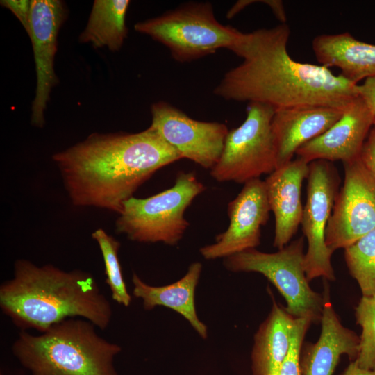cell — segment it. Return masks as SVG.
<instances>
[{
	"label": "cell",
	"mask_w": 375,
	"mask_h": 375,
	"mask_svg": "<svg viewBox=\"0 0 375 375\" xmlns=\"http://www.w3.org/2000/svg\"><path fill=\"white\" fill-rule=\"evenodd\" d=\"M290 35L286 23L244 33L231 50L243 61L226 72L214 94L274 110L303 106L345 108L359 96L358 84L324 65L291 58L287 50Z\"/></svg>",
	"instance_id": "obj_1"
},
{
	"label": "cell",
	"mask_w": 375,
	"mask_h": 375,
	"mask_svg": "<svg viewBox=\"0 0 375 375\" xmlns=\"http://www.w3.org/2000/svg\"><path fill=\"white\" fill-rule=\"evenodd\" d=\"M180 159L150 126L135 133H94L52 156L74 206L118 215L156 172Z\"/></svg>",
	"instance_id": "obj_2"
},
{
	"label": "cell",
	"mask_w": 375,
	"mask_h": 375,
	"mask_svg": "<svg viewBox=\"0 0 375 375\" xmlns=\"http://www.w3.org/2000/svg\"><path fill=\"white\" fill-rule=\"evenodd\" d=\"M0 307L21 331L40 333L76 317L103 331L112 317L110 302L92 273L40 266L26 259L16 260L12 277L1 284Z\"/></svg>",
	"instance_id": "obj_3"
},
{
	"label": "cell",
	"mask_w": 375,
	"mask_h": 375,
	"mask_svg": "<svg viewBox=\"0 0 375 375\" xmlns=\"http://www.w3.org/2000/svg\"><path fill=\"white\" fill-rule=\"evenodd\" d=\"M83 318H69L38 335L21 331L12 352L31 375H118L114 365L122 347Z\"/></svg>",
	"instance_id": "obj_4"
},
{
	"label": "cell",
	"mask_w": 375,
	"mask_h": 375,
	"mask_svg": "<svg viewBox=\"0 0 375 375\" xmlns=\"http://www.w3.org/2000/svg\"><path fill=\"white\" fill-rule=\"evenodd\" d=\"M134 28L165 45L172 57L183 63L220 49L231 51L244 33L219 22L209 1L185 3L157 17L135 24Z\"/></svg>",
	"instance_id": "obj_5"
},
{
	"label": "cell",
	"mask_w": 375,
	"mask_h": 375,
	"mask_svg": "<svg viewBox=\"0 0 375 375\" xmlns=\"http://www.w3.org/2000/svg\"><path fill=\"white\" fill-rule=\"evenodd\" d=\"M205 190L194 172H181L172 188L126 201L115 222L116 232L133 242L176 245L190 225L185 211Z\"/></svg>",
	"instance_id": "obj_6"
},
{
	"label": "cell",
	"mask_w": 375,
	"mask_h": 375,
	"mask_svg": "<svg viewBox=\"0 0 375 375\" xmlns=\"http://www.w3.org/2000/svg\"><path fill=\"white\" fill-rule=\"evenodd\" d=\"M304 239L301 237L274 253L250 249L224 258L232 272H258L265 276L286 301L285 309L294 318L321 321L324 297L309 285L303 267Z\"/></svg>",
	"instance_id": "obj_7"
},
{
	"label": "cell",
	"mask_w": 375,
	"mask_h": 375,
	"mask_svg": "<svg viewBox=\"0 0 375 375\" xmlns=\"http://www.w3.org/2000/svg\"><path fill=\"white\" fill-rule=\"evenodd\" d=\"M274 111L266 104L249 103L244 122L228 131L222 155L210 169L215 180L244 184L276 169Z\"/></svg>",
	"instance_id": "obj_8"
},
{
	"label": "cell",
	"mask_w": 375,
	"mask_h": 375,
	"mask_svg": "<svg viewBox=\"0 0 375 375\" xmlns=\"http://www.w3.org/2000/svg\"><path fill=\"white\" fill-rule=\"evenodd\" d=\"M307 199L301 220L308 241L303 267L307 280L323 277L335 281L331 264L333 251L326 244L325 233L338 193L340 176L331 162L317 160L309 163Z\"/></svg>",
	"instance_id": "obj_9"
},
{
	"label": "cell",
	"mask_w": 375,
	"mask_h": 375,
	"mask_svg": "<svg viewBox=\"0 0 375 375\" xmlns=\"http://www.w3.org/2000/svg\"><path fill=\"white\" fill-rule=\"evenodd\" d=\"M344 183L336 196L325 242L333 252L375 228V179L360 157L343 162Z\"/></svg>",
	"instance_id": "obj_10"
},
{
	"label": "cell",
	"mask_w": 375,
	"mask_h": 375,
	"mask_svg": "<svg viewBox=\"0 0 375 375\" xmlns=\"http://www.w3.org/2000/svg\"><path fill=\"white\" fill-rule=\"evenodd\" d=\"M151 124L155 130L182 158L211 169L218 162L228 129L226 124L203 122L190 117L165 101L151 107Z\"/></svg>",
	"instance_id": "obj_11"
},
{
	"label": "cell",
	"mask_w": 375,
	"mask_h": 375,
	"mask_svg": "<svg viewBox=\"0 0 375 375\" xmlns=\"http://www.w3.org/2000/svg\"><path fill=\"white\" fill-rule=\"evenodd\" d=\"M229 224L217 235L215 242L199 249L202 257L211 260L226 258L260 244L261 228L269 219L270 208L265 182L249 181L228 204Z\"/></svg>",
	"instance_id": "obj_12"
},
{
	"label": "cell",
	"mask_w": 375,
	"mask_h": 375,
	"mask_svg": "<svg viewBox=\"0 0 375 375\" xmlns=\"http://www.w3.org/2000/svg\"><path fill=\"white\" fill-rule=\"evenodd\" d=\"M66 16L63 2L58 0H32L29 35L33 50L35 95L31 106V124L42 128L44 110L53 86L58 83L54 72L57 38Z\"/></svg>",
	"instance_id": "obj_13"
},
{
	"label": "cell",
	"mask_w": 375,
	"mask_h": 375,
	"mask_svg": "<svg viewBox=\"0 0 375 375\" xmlns=\"http://www.w3.org/2000/svg\"><path fill=\"white\" fill-rule=\"evenodd\" d=\"M374 124L372 112L358 96L346 107L338 121L325 133L301 147L296 154L308 163L317 160L351 161L360 157Z\"/></svg>",
	"instance_id": "obj_14"
},
{
	"label": "cell",
	"mask_w": 375,
	"mask_h": 375,
	"mask_svg": "<svg viewBox=\"0 0 375 375\" xmlns=\"http://www.w3.org/2000/svg\"><path fill=\"white\" fill-rule=\"evenodd\" d=\"M308 174L309 163L297 157L276 169L264 181L270 210L275 219L273 245L278 249L288 244L301 223V187Z\"/></svg>",
	"instance_id": "obj_15"
},
{
	"label": "cell",
	"mask_w": 375,
	"mask_h": 375,
	"mask_svg": "<svg viewBox=\"0 0 375 375\" xmlns=\"http://www.w3.org/2000/svg\"><path fill=\"white\" fill-rule=\"evenodd\" d=\"M345 108L303 106L275 110L272 129L276 147V169L291 161L303 144L325 133L340 119Z\"/></svg>",
	"instance_id": "obj_16"
},
{
	"label": "cell",
	"mask_w": 375,
	"mask_h": 375,
	"mask_svg": "<svg viewBox=\"0 0 375 375\" xmlns=\"http://www.w3.org/2000/svg\"><path fill=\"white\" fill-rule=\"evenodd\" d=\"M321 317V333L315 343L302 345L300 355L301 375H333L343 354L352 361L359 353L360 338L344 327L330 301L328 285L325 283Z\"/></svg>",
	"instance_id": "obj_17"
},
{
	"label": "cell",
	"mask_w": 375,
	"mask_h": 375,
	"mask_svg": "<svg viewBox=\"0 0 375 375\" xmlns=\"http://www.w3.org/2000/svg\"><path fill=\"white\" fill-rule=\"evenodd\" d=\"M202 271V264L194 262L178 281L163 286H153L144 282L136 273L132 276L133 295L142 299L145 310L165 306L181 315L203 339L208 338L207 326L197 314L195 290Z\"/></svg>",
	"instance_id": "obj_18"
},
{
	"label": "cell",
	"mask_w": 375,
	"mask_h": 375,
	"mask_svg": "<svg viewBox=\"0 0 375 375\" xmlns=\"http://www.w3.org/2000/svg\"><path fill=\"white\" fill-rule=\"evenodd\" d=\"M312 47L322 65L338 67L340 74L353 83L375 75V44L342 33L317 35Z\"/></svg>",
	"instance_id": "obj_19"
},
{
	"label": "cell",
	"mask_w": 375,
	"mask_h": 375,
	"mask_svg": "<svg viewBox=\"0 0 375 375\" xmlns=\"http://www.w3.org/2000/svg\"><path fill=\"white\" fill-rule=\"evenodd\" d=\"M294 318L273 298L271 311L256 331L251 351L253 375H280Z\"/></svg>",
	"instance_id": "obj_20"
},
{
	"label": "cell",
	"mask_w": 375,
	"mask_h": 375,
	"mask_svg": "<svg viewBox=\"0 0 375 375\" xmlns=\"http://www.w3.org/2000/svg\"><path fill=\"white\" fill-rule=\"evenodd\" d=\"M129 4L128 0L94 1L80 42L96 48L119 50L127 36L126 17Z\"/></svg>",
	"instance_id": "obj_21"
},
{
	"label": "cell",
	"mask_w": 375,
	"mask_h": 375,
	"mask_svg": "<svg viewBox=\"0 0 375 375\" xmlns=\"http://www.w3.org/2000/svg\"><path fill=\"white\" fill-rule=\"evenodd\" d=\"M344 256L362 296L375 294V228L345 248Z\"/></svg>",
	"instance_id": "obj_22"
},
{
	"label": "cell",
	"mask_w": 375,
	"mask_h": 375,
	"mask_svg": "<svg viewBox=\"0 0 375 375\" xmlns=\"http://www.w3.org/2000/svg\"><path fill=\"white\" fill-rule=\"evenodd\" d=\"M101 251L105 267L106 283L108 285L111 297L117 303L125 307L130 306L131 297L123 278L118 252L120 242L103 228H97L92 233Z\"/></svg>",
	"instance_id": "obj_23"
},
{
	"label": "cell",
	"mask_w": 375,
	"mask_h": 375,
	"mask_svg": "<svg viewBox=\"0 0 375 375\" xmlns=\"http://www.w3.org/2000/svg\"><path fill=\"white\" fill-rule=\"evenodd\" d=\"M357 324L362 328L358 365L365 369H375V294L362 296L355 308Z\"/></svg>",
	"instance_id": "obj_24"
},
{
	"label": "cell",
	"mask_w": 375,
	"mask_h": 375,
	"mask_svg": "<svg viewBox=\"0 0 375 375\" xmlns=\"http://www.w3.org/2000/svg\"><path fill=\"white\" fill-rule=\"evenodd\" d=\"M312 322L308 318H294L291 340L280 375H301L300 355L307 330Z\"/></svg>",
	"instance_id": "obj_25"
},
{
	"label": "cell",
	"mask_w": 375,
	"mask_h": 375,
	"mask_svg": "<svg viewBox=\"0 0 375 375\" xmlns=\"http://www.w3.org/2000/svg\"><path fill=\"white\" fill-rule=\"evenodd\" d=\"M1 4L9 9L20 21L28 33L30 26L31 1L28 0H3Z\"/></svg>",
	"instance_id": "obj_26"
},
{
	"label": "cell",
	"mask_w": 375,
	"mask_h": 375,
	"mask_svg": "<svg viewBox=\"0 0 375 375\" xmlns=\"http://www.w3.org/2000/svg\"><path fill=\"white\" fill-rule=\"evenodd\" d=\"M363 144L360 158L375 179V124Z\"/></svg>",
	"instance_id": "obj_27"
},
{
	"label": "cell",
	"mask_w": 375,
	"mask_h": 375,
	"mask_svg": "<svg viewBox=\"0 0 375 375\" xmlns=\"http://www.w3.org/2000/svg\"><path fill=\"white\" fill-rule=\"evenodd\" d=\"M358 94L372 112L375 124V75L366 78L358 85Z\"/></svg>",
	"instance_id": "obj_28"
},
{
	"label": "cell",
	"mask_w": 375,
	"mask_h": 375,
	"mask_svg": "<svg viewBox=\"0 0 375 375\" xmlns=\"http://www.w3.org/2000/svg\"><path fill=\"white\" fill-rule=\"evenodd\" d=\"M263 3L267 4L270 8L274 15L281 22V24H285L287 16L282 1L265 0L263 1Z\"/></svg>",
	"instance_id": "obj_29"
},
{
	"label": "cell",
	"mask_w": 375,
	"mask_h": 375,
	"mask_svg": "<svg viewBox=\"0 0 375 375\" xmlns=\"http://www.w3.org/2000/svg\"><path fill=\"white\" fill-rule=\"evenodd\" d=\"M342 375H375V369L360 368L354 360L351 362Z\"/></svg>",
	"instance_id": "obj_30"
}]
</instances>
